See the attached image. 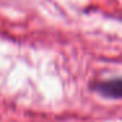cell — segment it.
Segmentation results:
<instances>
[{
  "label": "cell",
  "instance_id": "cell-1",
  "mask_svg": "<svg viewBox=\"0 0 122 122\" xmlns=\"http://www.w3.org/2000/svg\"><path fill=\"white\" fill-rule=\"evenodd\" d=\"M97 91L101 93L109 96V97H119V91H121V83L118 79L109 80L105 83H100L97 85Z\"/></svg>",
  "mask_w": 122,
  "mask_h": 122
}]
</instances>
